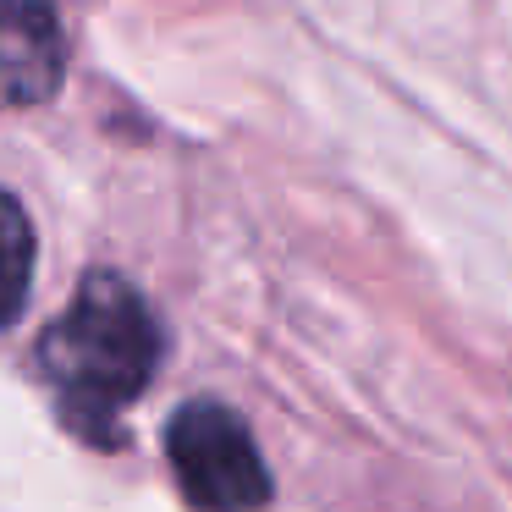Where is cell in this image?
I'll return each instance as SVG.
<instances>
[{
	"instance_id": "6da1fadb",
	"label": "cell",
	"mask_w": 512,
	"mask_h": 512,
	"mask_svg": "<svg viewBox=\"0 0 512 512\" xmlns=\"http://www.w3.org/2000/svg\"><path fill=\"white\" fill-rule=\"evenodd\" d=\"M160 369V320L144 292L116 270H94L39 336V375L56 408L89 441H116V419Z\"/></svg>"
},
{
	"instance_id": "7a4b0ae2",
	"label": "cell",
	"mask_w": 512,
	"mask_h": 512,
	"mask_svg": "<svg viewBox=\"0 0 512 512\" xmlns=\"http://www.w3.org/2000/svg\"><path fill=\"white\" fill-rule=\"evenodd\" d=\"M166 457L188 507L199 512H254L270 501V468L248 424L221 402H188L166 430Z\"/></svg>"
},
{
	"instance_id": "3957f363",
	"label": "cell",
	"mask_w": 512,
	"mask_h": 512,
	"mask_svg": "<svg viewBox=\"0 0 512 512\" xmlns=\"http://www.w3.org/2000/svg\"><path fill=\"white\" fill-rule=\"evenodd\" d=\"M67 72L56 0H0V111L45 105Z\"/></svg>"
},
{
	"instance_id": "277c9868",
	"label": "cell",
	"mask_w": 512,
	"mask_h": 512,
	"mask_svg": "<svg viewBox=\"0 0 512 512\" xmlns=\"http://www.w3.org/2000/svg\"><path fill=\"white\" fill-rule=\"evenodd\" d=\"M28 281H34V226L12 193H0V325L23 314Z\"/></svg>"
}]
</instances>
